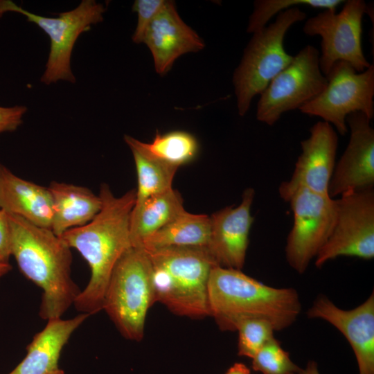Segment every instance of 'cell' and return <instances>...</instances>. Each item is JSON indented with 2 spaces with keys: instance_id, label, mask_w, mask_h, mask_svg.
<instances>
[{
  "instance_id": "6da1fadb",
  "label": "cell",
  "mask_w": 374,
  "mask_h": 374,
  "mask_svg": "<svg viewBox=\"0 0 374 374\" xmlns=\"http://www.w3.org/2000/svg\"><path fill=\"white\" fill-rule=\"evenodd\" d=\"M98 195L102 207L93 219L60 236L71 249H75L89 266V281L73 303L78 311L89 315L103 310L112 271L123 254L132 246L130 219L136 190L117 197L107 184H103Z\"/></svg>"
},
{
  "instance_id": "7a4b0ae2",
  "label": "cell",
  "mask_w": 374,
  "mask_h": 374,
  "mask_svg": "<svg viewBox=\"0 0 374 374\" xmlns=\"http://www.w3.org/2000/svg\"><path fill=\"white\" fill-rule=\"evenodd\" d=\"M8 215L12 256L24 276L43 291L39 317L47 321L61 318L80 292L71 275V248L51 229Z\"/></svg>"
},
{
  "instance_id": "3957f363",
  "label": "cell",
  "mask_w": 374,
  "mask_h": 374,
  "mask_svg": "<svg viewBox=\"0 0 374 374\" xmlns=\"http://www.w3.org/2000/svg\"><path fill=\"white\" fill-rule=\"evenodd\" d=\"M210 316L223 331H235L249 318L264 319L275 331L290 326L301 310L298 292L292 287L269 286L241 270L215 266L208 282Z\"/></svg>"
},
{
  "instance_id": "277c9868",
  "label": "cell",
  "mask_w": 374,
  "mask_h": 374,
  "mask_svg": "<svg viewBox=\"0 0 374 374\" xmlns=\"http://www.w3.org/2000/svg\"><path fill=\"white\" fill-rule=\"evenodd\" d=\"M146 251L152 266L154 302L179 316H210L208 282L212 269L217 265L206 248L170 247Z\"/></svg>"
},
{
  "instance_id": "5b68a950",
  "label": "cell",
  "mask_w": 374,
  "mask_h": 374,
  "mask_svg": "<svg viewBox=\"0 0 374 374\" xmlns=\"http://www.w3.org/2000/svg\"><path fill=\"white\" fill-rule=\"evenodd\" d=\"M152 274L147 251L141 246H132L111 274L103 310L127 339L139 341L143 338L147 313L155 303Z\"/></svg>"
},
{
  "instance_id": "8992f818",
  "label": "cell",
  "mask_w": 374,
  "mask_h": 374,
  "mask_svg": "<svg viewBox=\"0 0 374 374\" xmlns=\"http://www.w3.org/2000/svg\"><path fill=\"white\" fill-rule=\"evenodd\" d=\"M305 18L306 13L299 7L291 8L253 33L233 75L239 115L246 114L253 98L292 61L294 56L285 48V35L292 26Z\"/></svg>"
},
{
  "instance_id": "52a82bcc",
  "label": "cell",
  "mask_w": 374,
  "mask_h": 374,
  "mask_svg": "<svg viewBox=\"0 0 374 374\" xmlns=\"http://www.w3.org/2000/svg\"><path fill=\"white\" fill-rule=\"evenodd\" d=\"M105 10L101 3L82 0L75 8L59 13L56 17H50L28 11L12 1H0V17L6 12L19 13L49 37L50 51L40 79L46 85L60 80L76 82L71 67L74 45L82 33L89 31L93 25L103 20Z\"/></svg>"
},
{
  "instance_id": "ba28073f",
  "label": "cell",
  "mask_w": 374,
  "mask_h": 374,
  "mask_svg": "<svg viewBox=\"0 0 374 374\" xmlns=\"http://www.w3.org/2000/svg\"><path fill=\"white\" fill-rule=\"evenodd\" d=\"M371 10L363 0H348L339 12L323 10L305 21L303 33L321 37L319 66L325 76L338 62L350 64L357 72L371 66L362 50V33L363 17L371 16Z\"/></svg>"
},
{
  "instance_id": "9c48e42d",
  "label": "cell",
  "mask_w": 374,
  "mask_h": 374,
  "mask_svg": "<svg viewBox=\"0 0 374 374\" xmlns=\"http://www.w3.org/2000/svg\"><path fill=\"white\" fill-rule=\"evenodd\" d=\"M325 89L299 110L310 116H317L345 135L348 130L346 117L361 112L371 120L374 116V65L357 72L349 64L338 62L326 76Z\"/></svg>"
},
{
  "instance_id": "30bf717a",
  "label": "cell",
  "mask_w": 374,
  "mask_h": 374,
  "mask_svg": "<svg viewBox=\"0 0 374 374\" xmlns=\"http://www.w3.org/2000/svg\"><path fill=\"white\" fill-rule=\"evenodd\" d=\"M328 83L319 66V51L312 45L301 48L260 94L256 118L274 125L285 113L312 100Z\"/></svg>"
},
{
  "instance_id": "8fae6325",
  "label": "cell",
  "mask_w": 374,
  "mask_h": 374,
  "mask_svg": "<svg viewBox=\"0 0 374 374\" xmlns=\"http://www.w3.org/2000/svg\"><path fill=\"white\" fill-rule=\"evenodd\" d=\"M293 224L285 256L297 273H304L329 238L336 219V199L329 195L301 189L289 198Z\"/></svg>"
},
{
  "instance_id": "7c38bea8",
  "label": "cell",
  "mask_w": 374,
  "mask_h": 374,
  "mask_svg": "<svg viewBox=\"0 0 374 374\" xmlns=\"http://www.w3.org/2000/svg\"><path fill=\"white\" fill-rule=\"evenodd\" d=\"M336 199L332 231L315 259V265L339 256L364 260L374 257V191L368 188L345 193Z\"/></svg>"
},
{
  "instance_id": "4fadbf2b",
  "label": "cell",
  "mask_w": 374,
  "mask_h": 374,
  "mask_svg": "<svg viewBox=\"0 0 374 374\" xmlns=\"http://www.w3.org/2000/svg\"><path fill=\"white\" fill-rule=\"evenodd\" d=\"M337 146V133L331 125L323 121L314 124L308 138L301 142L302 152L291 178L279 187L280 197L287 202L294 192L301 189L329 195Z\"/></svg>"
},
{
  "instance_id": "5bb4252c",
  "label": "cell",
  "mask_w": 374,
  "mask_h": 374,
  "mask_svg": "<svg viewBox=\"0 0 374 374\" xmlns=\"http://www.w3.org/2000/svg\"><path fill=\"white\" fill-rule=\"evenodd\" d=\"M350 130L348 145L335 164L328 194L332 197L373 188L374 184V130L371 120L361 112L346 117Z\"/></svg>"
},
{
  "instance_id": "9a60e30c",
  "label": "cell",
  "mask_w": 374,
  "mask_h": 374,
  "mask_svg": "<svg viewBox=\"0 0 374 374\" xmlns=\"http://www.w3.org/2000/svg\"><path fill=\"white\" fill-rule=\"evenodd\" d=\"M254 195V190L248 188L239 205L226 207L210 216V236L206 248L217 266L238 270L244 267L253 222L251 208Z\"/></svg>"
},
{
  "instance_id": "2e32d148",
  "label": "cell",
  "mask_w": 374,
  "mask_h": 374,
  "mask_svg": "<svg viewBox=\"0 0 374 374\" xmlns=\"http://www.w3.org/2000/svg\"><path fill=\"white\" fill-rule=\"evenodd\" d=\"M312 319H321L339 330L346 338L355 355L359 374H374V294L352 310L336 306L320 295L307 312Z\"/></svg>"
},
{
  "instance_id": "e0dca14e",
  "label": "cell",
  "mask_w": 374,
  "mask_h": 374,
  "mask_svg": "<svg viewBox=\"0 0 374 374\" xmlns=\"http://www.w3.org/2000/svg\"><path fill=\"white\" fill-rule=\"evenodd\" d=\"M143 42L152 55L156 71L164 75L181 55L204 47L199 35L179 17L175 3L166 1L148 26Z\"/></svg>"
},
{
  "instance_id": "ac0fdd59",
  "label": "cell",
  "mask_w": 374,
  "mask_h": 374,
  "mask_svg": "<svg viewBox=\"0 0 374 374\" xmlns=\"http://www.w3.org/2000/svg\"><path fill=\"white\" fill-rule=\"evenodd\" d=\"M0 208L37 226L51 229L53 204L48 187L24 179L1 164Z\"/></svg>"
},
{
  "instance_id": "d6986e66",
  "label": "cell",
  "mask_w": 374,
  "mask_h": 374,
  "mask_svg": "<svg viewBox=\"0 0 374 374\" xmlns=\"http://www.w3.org/2000/svg\"><path fill=\"white\" fill-rule=\"evenodd\" d=\"M89 316L81 313L69 319L48 320L28 345L26 357L9 374H64L58 363L61 351Z\"/></svg>"
},
{
  "instance_id": "ffe728a7",
  "label": "cell",
  "mask_w": 374,
  "mask_h": 374,
  "mask_svg": "<svg viewBox=\"0 0 374 374\" xmlns=\"http://www.w3.org/2000/svg\"><path fill=\"white\" fill-rule=\"evenodd\" d=\"M48 188L53 204L51 230L59 237L87 224L101 209L100 196L87 187L53 181Z\"/></svg>"
},
{
  "instance_id": "44dd1931",
  "label": "cell",
  "mask_w": 374,
  "mask_h": 374,
  "mask_svg": "<svg viewBox=\"0 0 374 374\" xmlns=\"http://www.w3.org/2000/svg\"><path fill=\"white\" fill-rule=\"evenodd\" d=\"M210 229V216L184 211L145 238L142 242V247L146 250L170 247H206Z\"/></svg>"
},
{
  "instance_id": "7402d4cb",
  "label": "cell",
  "mask_w": 374,
  "mask_h": 374,
  "mask_svg": "<svg viewBox=\"0 0 374 374\" xmlns=\"http://www.w3.org/2000/svg\"><path fill=\"white\" fill-rule=\"evenodd\" d=\"M179 193L171 188L146 199L132 211L130 234L132 246H141L143 240L184 211Z\"/></svg>"
},
{
  "instance_id": "603a6c76",
  "label": "cell",
  "mask_w": 374,
  "mask_h": 374,
  "mask_svg": "<svg viewBox=\"0 0 374 374\" xmlns=\"http://www.w3.org/2000/svg\"><path fill=\"white\" fill-rule=\"evenodd\" d=\"M124 140L129 148H136L146 155L177 168L192 162L199 152L196 138L181 130L163 134L157 133L150 143L142 142L129 135H125Z\"/></svg>"
},
{
  "instance_id": "cb8c5ba5",
  "label": "cell",
  "mask_w": 374,
  "mask_h": 374,
  "mask_svg": "<svg viewBox=\"0 0 374 374\" xmlns=\"http://www.w3.org/2000/svg\"><path fill=\"white\" fill-rule=\"evenodd\" d=\"M137 175L136 200L132 211L138 209L148 198L172 188L178 168L153 159L136 148L130 147Z\"/></svg>"
},
{
  "instance_id": "d4e9b609",
  "label": "cell",
  "mask_w": 374,
  "mask_h": 374,
  "mask_svg": "<svg viewBox=\"0 0 374 374\" xmlns=\"http://www.w3.org/2000/svg\"><path fill=\"white\" fill-rule=\"evenodd\" d=\"M341 0H257L249 17L247 31L256 33L267 25L275 15L299 6H306L323 10H337L344 2Z\"/></svg>"
},
{
  "instance_id": "484cf974",
  "label": "cell",
  "mask_w": 374,
  "mask_h": 374,
  "mask_svg": "<svg viewBox=\"0 0 374 374\" xmlns=\"http://www.w3.org/2000/svg\"><path fill=\"white\" fill-rule=\"evenodd\" d=\"M251 367L262 374H299L302 371L274 337L254 355Z\"/></svg>"
},
{
  "instance_id": "4316f807",
  "label": "cell",
  "mask_w": 374,
  "mask_h": 374,
  "mask_svg": "<svg viewBox=\"0 0 374 374\" xmlns=\"http://www.w3.org/2000/svg\"><path fill=\"white\" fill-rule=\"evenodd\" d=\"M238 332V354L253 358L258 351L274 337V328L268 321L256 318L242 320L236 326Z\"/></svg>"
},
{
  "instance_id": "83f0119b",
  "label": "cell",
  "mask_w": 374,
  "mask_h": 374,
  "mask_svg": "<svg viewBox=\"0 0 374 374\" xmlns=\"http://www.w3.org/2000/svg\"><path fill=\"white\" fill-rule=\"evenodd\" d=\"M164 0H136L132 11L137 13V24L132 35V41L142 43L145 32L158 12L165 3Z\"/></svg>"
},
{
  "instance_id": "f1b7e54d",
  "label": "cell",
  "mask_w": 374,
  "mask_h": 374,
  "mask_svg": "<svg viewBox=\"0 0 374 374\" xmlns=\"http://www.w3.org/2000/svg\"><path fill=\"white\" fill-rule=\"evenodd\" d=\"M26 112L27 107L24 105L0 106V134L17 130Z\"/></svg>"
},
{
  "instance_id": "f546056e",
  "label": "cell",
  "mask_w": 374,
  "mask_h": 374,
  "mask_svg": "<svg viewBox=\"0 0 374 374\" xmlns=\"http://www.w3.org/2000/svg\"><path fill=\"white\" fill-rule=\"evenodd\" d=\"M12 256V233L8 213L0 208V262L9 263Z\"/></svg>"
},
{
  "instance_id": "4dcf8cb0",
  "label": "cell",
  "mask_w": 374,
  "mask_h": 374,
  "mask_svg": "<svg viewBox=\"0 0 374 374\" xmlns=\"http://www.w3.org/2000/svg\"><path fill=\"white\" fill-rule=\"evenodd\" d=\"M225 374H251V371L244 364L235 363L226 371Z\"/></svg>"
},
{
  "instance_id": "1f68e13d",
  "label": "cell",
  "mask_w": 374,
  "mask_h": 374,
  "mask_svg": "<svg viewBox=\"0 0 374 374\" xmlns=\"http://www.w3.org/2000/svg\"><path fill=\"white\" fill-rule=\"evenodd\" d=\"M299 374H320L318 370L317 364L314 361H310L305 368L302 369Z\"/></svg>"
},
{
  "instance_id": "d6a6232c",
  "label": "cell",
  "mask_w": 374,
  "mask_h": 374,
  "mask_svg": "<svg viewBox=\"0 0 374 374\" xmlns=\"http://www.w3.org/2000/svg\"><path fill=\"white\" fill-rule=\"evenodd\" d=\"M11 269V266L9 263L0 262V278L9 272Z\"/></svg>"
},
{
  "instance_id": "836d02e7",
  "label": "cell",
  "mask_w": 374,
  "mask_h": 374,
  "mask_svg": "<svg viewBox=\"0 0 374 374\" xmlns=\"http://www.w3.org/2000/svg\"><path fill=\"white\" fill-rule=\"evenodd\" d=\"M0 166H1V164H0Z\"/></svg>"
}]
</instances>
